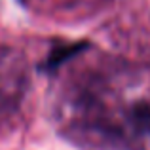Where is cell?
I'll use <instances>...</instances> for the list:
<instances>
[{"mask_svg":"<svg viewBox=\"0 0 150 150\" xmlns=\"http://www.w3.org/2000/svg\"><path fill=\"white\" fill-rule=\"evenodd\" d=\"M133 120L144 131H150V106L146 105H139L133 110Z\"/></svg>","mask_w":150,"mask_h":150,"instance_id":"obj_2","label":"cell"},{"mask_svg":"<svg viewBox=\"0 0 150 150\" xmlns=\"http://www.w3.org/2000/svg\"><path fill=\"white\" fill-rule=\"evenodd\" d=\"M89 44L88 42H80V44H65V46H57L51 53L48 55V59H46V65L44 69L48 70H53L57 69V67H61L63 63H67L70 57H74V55H78L80 51L88 50Z\"/></svg>","mask_w":150,"mask_h":150,"instance_id":"obj_1","label":"cell"}]
</instances>
